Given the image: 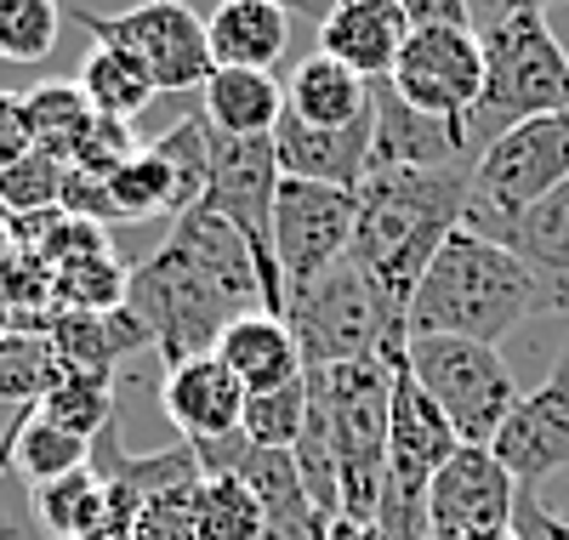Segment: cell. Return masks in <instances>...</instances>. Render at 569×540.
Here are the masks:
<instances>
[{
  "label": "cell",
  "mask_w": 569,
  "mask_h": 540,
  "mask_svg": "<svg viewBox=\"0 0 569 540\" xmlns=\"http://www.w3.org/2000/svg\"><path fill=\"white\" fill-rule=\"evenodd\" d=\"M126 308L149 324L154 348L171 364L217 353L233 319L268 313V290L240 228L222 222L206 200L171 222V239L131 268Z\"/></svg>",
  "instance_id": "6da1fadb"
},
{
  "label": "cell",
  "mask_w": 569,
  "mask_h": 540,
  "mask_svg": "<svg viewBox=\"0 0 569 540\" xmlns=\"http://www.w3.org/2000/svg\"><path fill=\"white\" fill-rule=\"evenodd\" d=\"M541 308H558V284L536 273L518 251L479 228H456L439 257L427 262L416 297H410V336H467V341H496L512 336Z\"/></svg>",
  "instance_id": "7a4b0ae2"
},
{
  "label": "cell",
  "mask_w": 569,
  "mask_h": 540,
  "mask_svg": "<svg viewBox=\"0 0 569 540\" xmlns=\"http://www.w3.org/2000/svg\"><path fill=\"white\" fill-rule=\"evenodd\" d=\"M472 160L450 171H370L359 182L353 217V262L410 313V297L439 257V244L467 222Z\"/></svg>",
  "instance_id": "3957f363"
},
{
  "label": "cell",
  "mask_w": 569,
  "mask_h": 540,
  "mask_svg": "<svg viewBox=\"0 0 569 540\" xmlns=\"http://www.w3.org/2000/svg\"><path fill=\"white\" fill-rule=\"evenodd\" d=\"M479 46H485V97L472 109V149H485L525 120L569 109V52L541 7L501 0Z\"/></svg>",
  "instance_id": "277c9868"
},
{
  "label": "cell",
  "mask_w": 569,
  "mask_h": 540,
  "mask_svg": "<svg viewBox=\"0 0 569 540\" xmlns=\"http://www.w3.org/2000/svg\"><path fill=\"white\" fill-rule=\"evenodd\" d=\"M291 324L302 364L308 370H330V364H353V359H388L405 364V308L376 284L353 257L337 262L325 279H313L308 290H297L279 313Z\"/></svg>",
  "instance_id": "5b68a950"
},
{
  "label": "cell",
  "mask_w": 569,
  "mask_h": 540,
  "mask_svg": "<svg viewBox=\"0 0 569 540\" xmlns=\"http://www.w3.org/2000/svg\"><path fill=\"white\" fill-rule=\"evenodd\" d=\"M405 364L388 359H353L308 370L325 421H330V456H337L342 518H376L388 478V421H393V376Z\"/></svg>",
  "instance_id": "8992f818"
},
{
  "label": "cell",
  "mask_w": 569,
  "mask_h": 540,
  "mask_svg": "<svg viewBox=\"0 0 569 540\" xmlns=\"http://www.w3.org/2000/svg\"><path fill=\"white\" fill-rule=\"evenodd\" d=\"M563 177H569V109L501 131L496 142L479 149V160H472L467 228L501 239L525 211H536Z\"/></svg>",
  "instance_id": "52a82bcc"
},
{
  "label": "cell",
  "mask_w": 569,
  "mask_h": 540,
  "mask_svg": "<svg viewBox=\"0 0 569 540\" xmlns=\"http://www.w3.org/2000/svg\"><path fill=\"white\" fill-rule=\"evenodd\" d=\"M405 370L410 381L445 410L461 444H496L501 421L518 404L512 370L501 348L467 336H410L405 341Z\"/></svg>",
  "instance_id": "ba28073f"
},
{
  "label": "cell",
  "mask_w": 569,
  "mask_h": 540,
  "mask_svg": "<svg viewBox=\"0 0 569 540\" xmlns=\"http://www.w3.org/2000/svg\"><path fill=\"white\" fill-rule=\"evenodd\" d=\"M353 217H359L353 188H325V182L279 177L273 262H279L284 302H291L297 290H308L313 279H325L337 262H348V251H353Z\"/></svg>",
  "instance_id": "9c48e42d"
},
{
  "label": "cell",
  "mask_w": 569,
  "mask_h": 540,
  "mask_svg": "<svg viewBox=\"0 0 569 540\" xmlns=\"http://www.w3.org/2000/svg\"><path fill=\"white\" fill-rule=\"evenodd\" d=\"M86 34L120 46V52L142 58L160 91H194L211 80V40H206V18L188 0H142L131 12H80Z\"/></svg>",
  "instance_id": "30bf717a"
},
{
  "label": "cell",
  "mask_w": 569,
  "mask_h": 540,
  "mask_svg": "<svg viewBox=\"0 0 569 540\" xmlns=\"http://www.w3.org/2000/svg\"><path fill=\"white\" fill-rule=\"evenodd\" d=\"M388 86L410 109L450 120L472 137V109L485 97V46L479 29H410Z\"/></svg>",
  "instance_id": "8fae6325"
},
{
  "label": "cell",
  "mask_w": 569,
  "mask_h": 540,
  "mask_svg": "<svg viewBox=\"0 0 569 540\" xmlns=\"http://www.w3.org/2000/svg\"><path fill=\"white\" fill-rule=\"evenodd\" d=\"M518 483L490 444H461L427 489V540H467L485 529H512Z\"/></svg>",
  "instance_id": "7c38bea8"
},
{
  "label": "cell",
  "mask_w": 569,
  "mask_h": 540,
  "mask_svg": "<svg viewBox=\"0 0 569 540\" xmlns=\"http://www.w3.org/2000/svg\"><path fill=\"white\" fill-rule=\"evenodd\" d=\"M496 461L512 472L518 489H541L569 467V348L547 370L536 392H518L512 416L496 432Z\"/></svg>",
  "instance_id": "4fadbf2b"
},
{
  "label": "cell",
  "mask_w": 569,
  "mask_h": 540,
  "mask_svg": "<svg viewBox=\"0 0 569 540\" xmlns=\"http://www.w3.org/2000/svg\"><path fill=\"white\" fill-rule=\"evenodd\" d=\"M467 160L479 149L461 126L410 109L388 80L370 86V171H450Z\"/></svg>",
  "instance_id": "5bb4252c"
},
{
  "label": "cell",
  "mask_w": 569,
  "mask_h": 540,
  "mask_svg": "<svg viewBox=\"0 0 569 540\" xmlns=\"http://www.w3.org/2000/svg\"><path fill=\"white\" fill-rule=\"evenodd\" d=\"M160 404H166L171 427L182 432V444H222V438H240L246 387L228 376V364L217 353H200V359H182L166 370Z\"/></svg>",
  "instance_id": "9a60e30c"
},
{
  "label": "cell",
  "mask_w": 569,
  "mask_h": 540,
  "mask_svg": "<svg viewBox=\"0 0 569 540\" xmlns=\"http://www.w3.org/2000/svg\"><path fill=\"white\" fill-rule=\"evenodd\" d=\"M273 160H279V177L359 193V182L370 177V114L353 126H308L297 114H279Z\"/></svg>",
  "instance_id": "2e32d148"
},
{
  "label": "cell",
  "mask_w": 569,
  "mask_h": 540,
  "mask_svg": "<svg viewBox=\"0 0 569 540\" xmlns=\"http://www.w3.org/2000/svg\"><path fill=\"white\" fill-rule=\"evenodd\" d=\"M405 34L410 23L399 12V0H330V12L319 18V52L376 86L393 74Z\"/></svg>",
  "instance_id": "e0dca14e"
},
{
  "label": "cell",
  "mask_w": 569,
  "mask_h": 540,
  "mask_svg": "<svg viewBox=\"0 0 569 540\" xmlns=\"http://www.w3.org/2000/svg\"><path fill=\"white\" fill-rule=\"evenodd\" d=\"M217 359L228 364L233 381L246 387V399H251V392L291 387V381L308 376L297 336H291V324H284L279 313H246V319H233L222 330V341H217Z\"/></svg>",
  "instance_id": "ac0fdd59"
},
{
  "label": "cell",
  "mask_w": 569,
  "mask_h": 540,
  "mask_svg": "<svg viewBox=\"0 0 569 540\" xmlns=\"http://www.w3.org/2000/svg\"><path fill=\"white\" fill-rule=\"evenodd\" d=\"M206 40H211L217 69L273 74V63L284 58V46H291V12L268 7V0H217L206 12Z\"/></svg>",
  "instance_id": "d6986e66"
},
{
  "label": "cell",
  "mask_w": 569,
  "mask_h": 540,
  "mask_svg": "<svg viewBox=\"0 0 569 540\" xmlns=\"http://www.w3.org/2000/svg\"><path fill=\"white\" fill-rule=\"evenodd\" d=\"M200 114L228 137H273L284 114V86L262 69H211V80L200 86Z\"/></svg>",
  "instance_id": "ffe728a7"
},
{
  "label": "cell",
  "mask_w": 569,
  "mask_h": 540,
  "mask_svg": "<svg viewBox=\"0 0 569 540\" xmlns=\"http://www.w3.org/2000/svg\"><path fill=\"white\" fill-rule=\"evenodd\" d=\"M233 472L251 483V496L262 501L273 534L313 540V534L325 529V512L308 501V483H302L291 450H257V444H246V456H240V467H233Z\"/></svg>",
  "instance_id": "44dd1931"
},
{
  "label": "cell",
  "mask_w": 569,
  "mask_h": 540,
  "mask_svg": "<svg viewBox=\"0 0 569 540\" xmlns=\"http://www.w3.org/2000/svg\"><path fill=\"white\" fill-rule=\"evenodd\" d=\"M284 114H297L308 126H353L370 114V80H359L337 58L313 52L284 80Z\"/></svg>",
  "instance_id": "7402d4cb"
},
{
  "label": "cell",
  "mask_w": 569,
  "mask_h": 540,
  "mask_svg": "<svg viewBox=\"0 0 569 540\" xmlns=\"http://www.w3.org/2000/svg\"><path fill=\"white\" fill-rule=\"evenodd\" d=\"M18 103H23V126L34 137V149H46L63 166L80 154V142L98 131V120H103L98 109H91V97L80 91V80H46V86L23 91Z\"/></svg>",
  "instance_id": "603a6c76"
},
{
  "label": "cell",
  "mask_w": 569,
  "mask_h": 540,
  "mask_svg": "<svg viewBox=\"0 0 569 540\" xmlns=\"http://www.w3.org/2000/svg\"><path fill=\"white\" fill-rule=\"evenodd\" d=\"M80 91L91 97V109H98L103 120H120V126H131V120L160 97L149 63L131 58V52H120V46H103V40L91 46V58H86V69H80Z\"/></svg>",
  "instance_id": "cb8c5ba5"
},
{
  "label": "cell",
  "mask_w": 569,
  "mask_h": 540,
  "mask_svg": "<svg viewBox=\"0 0 569 540\" xmlns=\"http://www.w3.org/2000/svg\"><path fill=\"white\" fill-rule=\"evenodd\" d=\"M7 438H12V467L29 478V489H34V483H52V478H63V472L91 467V444H86V438L52 427L34 404L12 416Z\"/></svg>",
  "instance_id": "d4e9b609"
},
{
  "label": "cell",
  "mask_w": 569,
  "mask_h": 540,
  "mask_svg": "<svg viewBox=\"0 0 569 540\" xmlns=\"http://www.w3.org/2000/svg\"><path fill=\"white\" fill-rule=\"evenodd\" d=\"M194 534L200 540H262L268 512L240 472H206L194 483Z\"/></svg>",
  "instance_id": "484cf974"
},
{
  "label": "cell",
  "mask_w": 569,
  "mask_h": 540,
  "mask_svg": "<svg viewBox=\"0 0 569 540\" xmlns=\"http://www.w3.org/2000/svg\"><path fill=\"white\" fill-rule=\"evenodd\" d=\"M63 381V364L52 353L46 330H0V404L29 410Z\"/></svg>",
  "instance_id": "4316f807"
},
{
  "label": "cell",
  "mask_w": 569,
  "mask_h": 540,
  "mask_svg": "<svg viewBox=\"0 0 569 540\" xmlns=\"http://www.w3.org/2000/svg\"><path fill=\"white\" fill-rule=\"evenodd\" d=\"M34 512L46 523V534L58 540H86V529L103 518V472L98 467H80V472H63L52 483H34Z\"/></svg>",
  "instance_id": "83f0119b"
},
{
  "label": "cell",
  "mask_w": 569,
  "mask_h": 540,
  "mask_svg": "<svg viewBox=\"0 0 569 540\" xmlns=\"http://www.w3.org/2000/svg\"><path fill=\"white\" fill-rule=\"evenodd\" d=\"M52 427L74 432V438H103L109 432V416H114V376H63L46 399L34 404Z\"/></svg>",
  "instance_id": "f1b7e54d"
},
{
  "label": "cell",
  "mask_w": 569,
  "mask_h": 540,
  "mask_svg": "<svg viewBox=\"0 0 569 540\" xmlns=\"http://www.w3.org/2000/svg\"><path fill=\"white\" fill-rule=\"evenodd\" d=\"M40 211H63V160L29 149L18 166L0 171V222L40 217Z\"/></svg>",
  "instance_id": "f546056e"
},
{
  "label": "cell",
  "mask_w": 569,
  "mask_h": 540,
  "mask_svg": "<svg viewBox=\"0 0 569 540\" xmlns=\"http://www.w3.org/2000/svg\"><path fill=\"white\" fill-rule=\"evenodd\" d=\"M302 421H308V376L291 381V387H273V392H251L240 432H246V444H257V450H291Z\"/></svg>",
  "instance_id": "4dcf8cb0"
},
{
  "label": "cell",
  "mask_w": 569,
  "mask_h": 540,
  "mask_svg": "<svg viewBox=\"0 0 569 540\" xmlns=\"http://www.w3.org/2000/svg\"><path fill=\"white\" fill-rule=\"evenodd\" d=\"M58 0H0V63H40L58 46Z\"/></svg>",
  "instance_id": "1f68e13d"
},
{
  "label": "cell",
  "mask_w": 569,
  "mask_h": 540,
  "mask_svg": "<svg viewBox=\"0 0 569 540\" xmlns=\"http://www.w3.org/2000/svg\"><path fill=\"white\" fill-rule=\"evenodd\" d=\"M131 540H200V534H194V483L154 496L149 507L137 512Z\"/></svg>",
  "instance_id": "d6a6232c"
},
{
  "label": "cell",
  "mask_w": 569,
  "mask_h": 540,
  "mask_svg": "<svg viewBox=\"0 0 569 540\" xmlns=\"http://www.w3.org/2000/svg\"><path fill=\"white\" fill-rule=\"evenodd\" d=\"M512 540H569V518L552 512L536 489H518V501H512Z\"/></svg>",
  "instance_id": "836d02e7"
},
{
  "label": "cell",
  "mask_w": 569,
  "mask_h": 540,
  "mask_svg": "<svg viewBox=\"0 0 569 540\" xmlns=\"http://www.w3.org/2000/svg\"><path fill=\"white\" fill-rule=\"evenodd\" d=\"M399 12L410 29H472L467 0H399Z\"/></svg>",
  "instance_id": "e575fe53"
},
{
  "label": "cell",
  "mask_w": 569,
  "mask_h": 540,
  "mask_svg": "<svg viewBox=\"0 0 569 540\" xmlns=\"http://www.w3.org/2000/svg\"><path fill=\"white\" fill-rule=\"evenodd\" d=\"M29 149H34V137H29V126H23V103H18L12 91H0V171L18 166Z\"/></svg>",
  "instance_id": "d590c367"
},
{
  "label": "cell",
  "mask_w": 569,
  "mask_h": 540,
  "mask_svg": "<svg viewBox=\"0 0 569 540\" xmlns=\"http://www.w3.org/2000/svg\"><path fill=\"white\" fill-rule=\"evenodd\" d=\"M313 540H388V529L376 518H325V529Z\"/></svg>",
  "instance_id": "8d00e7d4"
},
{
  "label": "cell",
  "mask_w": 569,
  "mask_h": 540,
  "mask_svg": "<svg viewBox=\"0 0 569 540\" xmlns=\"http://www.w3.org/2000/svg\"><path fill=\"white\" fill-rule=\"evenodd\" d=\"M268 7H284L291 18H325V12H330V0H268Z\"/></svg>",
  "instance_id": "74e56055"
},
{
  "label": "cell",
  "mask_w": 569,
  "mask_h": 540,
  "mask_svg": "<svg viewBox=\"0 0 569 540\" xmlns=\"http://www.w3.org/2000/svg\"><path fill=\"white\" fill-rule=\"evenodd\" d=\"M7 257H12V228L0 222V262H7Z\"/></svg>",
  "instance_id": "f35d334b"
},
{
  "label": "cell",
  "mask_w": 569,
  "mask_h": 540,
  "mask_svg": "<svg viewBox=\"0 0 569 540\" xmlns=\"http://www.w3.org/2000/svg\"><path fill=\"white\" fill-rule=\"evenodd\" d=\"M467 540H512V529H485V534H467Z\"/></svg>",
  "instance_id": "ab89813d"
},
{
  "label": "cell",
  "mask_w": 569,
  "mask_h": 540,
  "mask_svg": "<svg viewBox=\"0 0 569 540\" xmlns=\"http://www.w3.org/2000/svg\"><path fill=\"white\" fill-rule=\"evenodd\" d=\"M558 308H563V313H569V284H563V290H558Z\"/></svg>",
  "instance_id": "60d3db41"
},
{
  "label": "cell",
  "mask_w": 569,
  "mask_h": 540,
  "mask_svg": "<svg viewBox=\"0 0 569 540\" xmlns=\"http://www.w3.org/2000/svg\"><path fill=\"white\" fill-rule=\"evenodd\" d=\"M525 7H541L547 12V7H558V0H525Z\"/></svg>",
  "instance_id": "b9f144b4"
},
{
  "label": "cell",
  "mask_w": 569,
  "mask_h": 540,
  "mask_svg": "<svg viewBox=\"0 0 569 540\" xmlns=\"http://www.w3.org/2000/svg\"><path fill=\"white\" fill-rule=\"evenodd\" d=\"M262 540H291V534H273V529H268V534H262Z\"/></svg>",
  "instance_id": "7bdbcfd3"
}]
</instances>
